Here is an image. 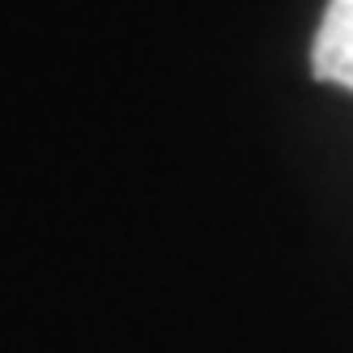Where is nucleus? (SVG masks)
<instances>
[{
	"instance_id": "nucleus-1",
	"label": "nucleus",
	"mask_w": 353,
	"mask_h": 353,
	"mask_svg": "<svg viewBox=\"0 0 353 353\" xmlns=\"http://www.w3.org/2000/svg\"><path fill=\"white\" fill-rule=\"evenodd\" d=\"M315 77L332 81L341 90H353V0H332L315 34Z\"/></svg>"
}]
</instances>
